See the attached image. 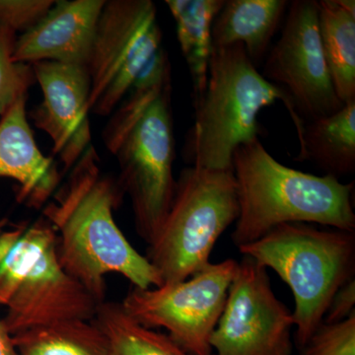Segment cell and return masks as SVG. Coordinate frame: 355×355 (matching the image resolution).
I'll return each instance as SVG.
<instances>
[{
  "instance_id": "cell-19",
  "label": "cell",
  "mask_w": 355,
  "mask_h": 355,
  "mask_svg": "<svg viewBox=\"0 0 355 355\" xmlns=\"http://www.w3.org/2000/svg\"><path fill=\"white\" fill-rule=\"evenodd\" d=\"M18 355H110L108 342L93 320H69L12 336Z\"/></svg>"
},
{
  "instance_id": "cell-9",
  "label": "cell",
  "mask_w": 355,
  "mask_h": 355,
  "mask_svg": "<svg viewBox=\"0 0 355 355\" xmlns=\"http://www.w3.org/2000/svg\"><path fill=\"white\" fill-rule=\"evenodd\" d=\"M238 261L209 263L183 282L158 287H133L123 302L132 319L168 336L193 355H212L210 338L225 307Z\"/></svg>"
},
{
  "instance_id": "cell-23",
  "label": "cell",
  "mask_w": 355,
  "mask_h": 355,
  "mask_svg": "<svg viewBox=\"0 0 355 355\" xmlns=\"http://www.w3.org/2000/svg\"><path fill=\"white\" fill-rule=\"evenodd\" d=\"M55 0H0V21L17 34L34 27Z\"/></svg>"
},
{
  "instance_id": "cell-13",
  "label": "cell",
  "mask_w": 355,
  "mask_h": 355,
  "mask_svg": "<svg viewBox=\"0 0 355 355\" xmlns=\"http://www.w3.org/2000/svg\"><path fill=\"white\" fill-rule=\"evenodd\" d=\"M106 0H60L34 27L17 37L14 60L87 64Z\"/></svg>"
},
{
  "instance_id": "cell-15",
  "label": "cell",
  "mask_w": 355,
  "mask_h": 355,
  "mask_svg": "<svg viewBox=\"0 0 355 355\" xmlns=\"http://www.w3.org/2000/svg\"><path fill=\"white\" fill-rule=\"evenodd\" d=\"M289 3L287 0H225L212 26V46L241 44L258 67L268 55Z\"/></svg>"
},
{
  "instance_id": "cell-11",
  "label": "cell",
  "mask_w": 355,
  "mask_h": 355,
  "mask_svg": "<svg viewBox=\"0 0 355 355\" xmlns=\"http://www.w3.org/2000/svg\"><path fill=\"white\" fill-rule=\"evenodd\" d=\"M261 76L286 93L304 123L342 108L324 60L316 0L289 3L282 36L266 55Z\"/></svg>"
},
{
  "instance_id": "cell-18",
  "label": "cell",
  "mask_w": 355,
  "mask_h": 355,
  "mask_svg": "<svg viewBox=\"0 0 355 355\" xmlns=\"http://www.w3.org/2000/svg\"><path fill=\"white\" fill-rule=\"evenodd\" d=\"M322 48L336 94L343 105L355 101V11L343 0L318 1Z\"/></svg>"
},
{
  "instance_id": "cell-5",
  "label": "cell",
  "mask_w": 355,
  "mask_h": 355,
  "mask_svg": "<svg viewBox=\"0 0 355 355\" xmlns=\"http://www.w3.org/2000/svg\"><path fill=\"white\" fill-rule=\"evenodd\" d=\"M99 304L62 268L57 234L46 219L0 231V306L11 336L69 320L91 321Z\"/></svg>"
},
{
  "instance_id": "cell-1",
  "label": "cell",
  "mask_w": 355,
  "mask_h": 355,
  "mask_svg": "<svg viewBox=\"0 0 355 355\" xmlns=\"http://www.w3.org/2000/svg\"><path fill=\"white\" fill-rule=\"evenodd\" d=\"M67 183L44 209L58 238L62 268L96 299L106 301V277L123 275L140 289L161 286L156 268L132 246L114 220L123 193L103 174L94 147L70 170Z\"/></svg>"
},
{
  "instance_id": "cell-22",
  "label": "cell",
  "mask_w": 355,
  "mask_h": 355,
  "mask_svg": "<svg viewBox=\"0 0 355 355\" xmlns=\"http://www.w3.org/2000/svg\"><path fill=\"white\" fill-rule=\"evenodd\" d=\"M300 355H355V314L336 324L322 323Z\"/></svg>"
},
{
  "instance_id": "cell-8",
  "label": "cell",
  "mask_w": 355,
  "mask_h": 355,
  "mask_svg": "<svg viewBox=\"0 0 355 355\" xmlns=\"http://www.w3.org/2000/svg\"><path fill=\"white\" fill-rule=\"evenodd\" d=\"M157 8L151 0H106L86 70L90 113L109 116L162 50Z\"/></svg>"
},
{
  "instance_id": "cell-20",
  "label": "cell",
  "mask_w": 355,
  "mask_h": 355,
  "mask_svg": "<svg viewBox=\"0 0 355 355\" xmlns=\"http://www.w3.org/2000/svg\"><path fill=\"white\" fill-rule=\"evenodd\" d=\"M93 321L106 336L110 355H193L166 334L135 321L121 303H100Z\"/></svg>"
},
{
  "instance_id": "cell-16",
  "label": "cell",
  "mask_w": 355,
  "mask_h": 355,
  "mask_svg": "<svg viewBox=\"0 0 355 355\" xmlns=\"http://www.w3.org/2000/svg\"><path fill=\"white\" fill-rule=\"evenodd\" d=\"M295 160L313 164L338 179L355 172V101L329 116L306 121Z\"/></svg>"
},
{
  "instance_id": "cell-17",
  "label": "cell",
  "mask_w": 355,
  "mask_h": 355,
  "mask_svg": "<svg viewBox=\"0 0 355 355\" xmlns=\"http://www.w3.org/2000/svg\"><path fill=\"white\" fill-rule=\"evenodd\" d=\"M175 24L180 48L191 78L193 108L207 89L212 53V26L225 0H166Z\"/></svg>"
},
{
  "instance_id": "cell-12",
  "label": "cell",
  "mask_w": 355,
  "mask_h": 355,
  "mask_svg": "<svg viewBox=\"0 0 355 355\" xmlns=\"http://www.w3.org/2000/svg\"><path fill=\"white\" fill-rule=\"evenodd\" d=\"M31 65L43 93V101L31 112L33 123L51 137L53 153L69 171L92 146L87 70L55 62Z\"/></svg>"
},
{
  "instance_id": "cell-2",
  "label": "cell",
  "mask_w": 355,
  "mask_h": 355,
  "mask_svg": "<svg viewBox=\"0 0 355 355\" xmlns=\"http://www.w3.org/2000/svg\"><path fill=\"white\" fill-rule=\"evenodd\" d=\"M171 62L156 58L110 114L102 139L120 169L116 180L132 200L135 227L149 244L171 207L176 180Z\"/></svg>"
},
{
  "instance_id": "cell-7",
  "label": "cell",
  "mask_w": 355,
  "mask_h": 355,
  "mask_svg": "<svg viewBox=\"0 0 355 355\" xmlns=\"http://www.w3.org/2000/svg\"><path fill=\"white\" fill-rule=\"evenodd\" d=\"M238 216L233 170L189 166L176 180L171 207L148 244L147 260L163 284L183 282L209 265L217 240Z\"/></svg>"
},
{
  "instance_id": "cell-25",
  "label": "cell",
  "mask_w": 355,
  "mask_h": 355,
  "mask_svg": "<svg viewBox=\"0 0 355 355\" xmlns=\"http://www.w3.org/2000/svg\"><path fill=\"white\" fill-rule=\"evenodd\" d=\"M0 355H18L12 336L7 330L2 319H0Z\"/></svg>"
},
{
  "instance_id": "cell-3",
  "label": "cell",
  "mask_w": 355,
  "mask_h": 355,
  "mask_svg": "<svg viewBox=\"0 0 355 355\" xmlns=\"http://www.w3.org/2000/svg\"><path fill=\"white\" fill-rule=\"evenodd\" d=\"M239 216L231 239L238 248L273 228L308 223L355 232L354 183L286 167L260 139L238 147L233 156Z\"/></svg>"
},
{
  "instance_id": "cell-14",
  "label": "cell",
  "mask_w": 355,
  "mask_h": 355,
  "mask_svg": "<svg viewBox=\"0 0 355 355\" xmlns=\"http://www.w3.org/2000/svg\"><path fill=\"white\" fill-rule=\"evenodd\" d=\"M26 104L22 98L0 119V178L15 180L18 200L39 209L57 191L60 175L55 161L40 150Z\"/></svg>"
},
{
  "instance_id": "cell-26",
  "label": "cell",
  "mask_w": 355,
  "mask_h": 355,
  "mask_svg": "<svg viewBox=\"0 0 355 355\" xmlns=\"http://www.w3.org/2000/svg\"><path fill=\"white\" fill-rule=\"evenodd\" d=\"M2 226H3V222H0V231H1Z\"/></svg>"
},
{
  "instance_id": "cell-4",
  "label": "cell",
  "mask_w": 355,
  "mask_h": 355,
  "mask_svg": "<svg viewBox=\"0 0 355 355\" xmlns=\"http://www.w3.org/2000/svg\"><path fill=\"white\" fill-rule=\"evenodd\" d=\"M279 101L288 112L299 141L304 121L286 93L259 72L244 46L212 49L207 89L184 144L187 162L202 169L232 171L236 149L259 139V114Z\"/></svg>"
},
{
  "instance_id": "cell-6",
  "label": "cell",
  "mask_w": 355,
  "mask_h": 355,
  "mask_svg": "<svg viewBox=\"0 0 355 355\" xmlns=\"http://www.w3.org/2000/svg\"><path fill=\"white\" fill-rule=\"evenodd\" d=\"M238 249L243 256L275 270L291 289L298 349L323 323L336 291L355 277V232L350 231L282 224Z\"/></svg>"
},
{
  "instance_id": "cell-10",
  "label": "cell",
  "mask_w": 355,
  "mask_h": 355,
  "mask_svg": "<svg viewBox=\"0 0 355 355\" xmlns=\"http://www.w3.org/2000/svg\"><path fill=\"white\" fill-rule=\"evenodd\" d=\"M293 315L275 296L268 268L244 256L210 347L216 355H292Z\"/></svg>"
},
{
  "instance_id": "cell-24",
  "label": "cell",
  "mask_w": 355,
  "mask_h": 355,
  "mask_svg": "<svg viewBox=\"0 0 355 355\" xmlns=\"http://www.w3.org/2000/svg\"><path fill=\"white\" fill-rule=\"evenodd\" d=\"M354 314H355V277L345 282L336 291L324 313L323 323H340Z\"/></svg>"
},
{
  "instance_id": "cell-21",
  "label": "cell",
  "mask_w": 355,
  "mask_h": 355,
  "mask_svg": "<svg viewBox=\"0 0 355 355\" xmlns=\"http://www.w3.org/2000/svg\"><path fill=\"white\" fill-rule=\"evenodd\" d=\"M17 37L0 21V119L36 83L32 65L14 60Z\"/></svg>"
}]
</instances>
